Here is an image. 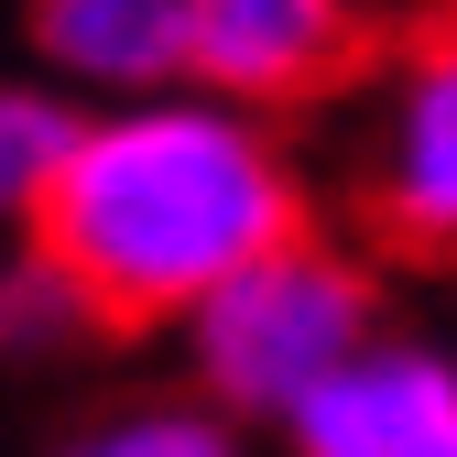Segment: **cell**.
I'll return each mask as SVG.
<instances>
[{
	"instance_id": "6da1fadb",
	"label": "cell",
	"mask_w": 457,
	"mask_h": 457,
	"mask_svg": "<svg viewBox=\"0 0 457 457\" xmlns=\"http://www.w3.org/2000/svg\"><path fill=\"white\" fill-rule=\"evenodd\" d=\"M305 228L316 207L283 120L163 87L131 109H77V142L33 207V262L87 305L98 337H153Z\"/></svg>"
},
{
	"instance_id": "7a4b0ae2",
	"label": "cell",
	"mask_w": 457,
	"mask_h": 457,
	"mask_svg": "<svg viewBox=\"0 0 457 457\" xmlns=\"http://www.w3.org/2000/svg\"><path fill=\"white\" fill-rule=\"evenodd\" d=\"M175 337H186L196 403L218 425H283L327 370H349L381 337V283L349 240L305 228V240L262 251L240 283H218Z\"/></svg>"
},
{
	"instance_id": "3957f363",
	"label": "cell",
	"mask_w": 457,
	"mask_h": 457,
	"mask_svg": "<svg viewBox=\"0 0 457 457\" xmlns=\"http://www.w3.org/2000/svg\"><path fill=\"white\" fill-rule=\"evenodd\" d=\"M349 186H360V228L381 251L457 272V0L414 12L403 44L370 66Z\"/></svg>"
},
{
	"instance_id": "277c9868",
	"label": "cell",
	"mask_w": 457,
	"mask_h": 457,
	"mask_svg": "<svg viewBox=\"0 0 457 457\" xmlns=\"http://www.w3.org/2000/svg\"><path fill=\"white\" fill-rule=\"evenodd\" d=\"M370 77V0H186V87L295 120Z\"/></svg>"
},
{
	"instance_id": "5b68a950",
	"label": "cell",
	"mask_w": 457,
	"mask_h": 457,
	"mask_svg": "<svg viewBox=\"0 0 457 457\" xmlns=\"http://www.w3.org/2000/svg\"><path fill=\"white\" fill-rule=\"evenodd\" d=\"M446 425H457V360L381 327L349 370H327L283 414V457H425Z\"/></svg>"
},
{
	"instance_id": "8992f818",
	"label": "cell",
	"mask_w": 457,
	"mask_h": 457,
	"mask_svg": "<svg viewBox=\"0 0 457 457\" xmlns=\"http://www.w3.org/2000/svg\"><path fill=\"white\" fill-rule=\"evenodd\" d=\"M33 66L66 109H131L186 87V0H33Z\"/></svg>"
},
{
	"instance_id": "52a82bcc",
	"label": "cell",
	"mask_w": 457,
	"mask_h": 457,
	"mask_svg": "<svg viewBox=\"0 0 457 457\" xmlns=\"http://www.w3.org/2000/svg\"><path fill=\"white\" fill-rule=\"evenodd\" d=\"M54 457H240V425H218L196 392H153V403L87 414Z\"/></svg>"
},
{
	"instance_id": "ba28073f",
	"label": "cell",
	"mask_w": 457,
	"mask_h": 457,
	"mask_svg": "<svg viewBox=\"0 0 457 457\" xmlns=\"http://www.w3.org/2000/svg\"><path fill=\"white\" fill-rule=\"evenodd\" d=\"M66 142H77V109L66 98L33 87V77H0V228H33Z\"/></svg>"
},
{
	"instance_id": "9c48e42d",
	"label": "cell",
	"mask_w": 457,
	"mask_h": 457,
	"mask_svg": "<svg viewBox=\"0 0 457 457\" xmlns=\"http://www.w3.org/2000/svg\"><path fill=\"white\" fill-rule=\"evenodd\" d=\"M77 337H98L87 305L33 251H12V262H0V360H54V349H77Z\"/></svg>"
},
{
	"instance_id": "30bf717a",
	"label": "cell",
	"mask_w": 457,
	"mask_h": 457,
	"mask_svg": "<svg viewBox=\"0 0 457 457\" xmlns=\"http://www.w3.org/2000/svg\"><path fill=\"white\" fill-rule=\"evenodd\" d=\"M370 12H436V0H370Z\"/></svg>"
},
{
	"instance_id": "8fae6325",
	"label": "cell",
	"mask_w": 457,
	"mask_h": 457,
	"mask_svg": "<svg viewBox=\"0 0 457 457\" xmlns=\"http://www.w3.org/2000/svg\"><path fill=\"white\" fill-rule=\"evenodd\" d=\"M425 457H457V425H446V436H436V446H425Z\"/></svg>"
}]
</instances>
